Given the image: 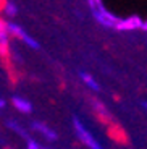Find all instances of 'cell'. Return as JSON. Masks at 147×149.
I'll return each instance as SVG.
<instances>
[{
	"instance_id": "6da1fadb",
	"label": "cell",
	"mask_w": 147,
	"mask_h": 149,
	"mask_svg": "<svg viewBox=\"0 0 147 149\" xmlns=\"http://www.w3.org/2000/svg\"><path fill=\"white\" fill-rule=\"evenodd\" d=\"M89 8H91V11H92L94 19L99 23L100 26L116 29V24H118V21H120V18H116L113 13H110V11L103 7L102 0H99V2H96V0H89Z\"/></svg>"
},
{
	"instance_id": "7a4b0ae2",
	"label": "cell",
	"mask_w": 147,
	"mask_h": 149,
	"mask_svg": "<svg viewBox=\"0 0 147 149\" xmlns=\"http://www.w3.org/2000/svg\"><path fill=\"white\" fill-rule=\"evenodd\" d=\"M71 125H73V130H74L76 138L79 139V141H81L87 149H105L99 141H97L96 136L91 133V130H89V128L86 127L84 123H83L81 120L78 118L76 115L71 118Z\"/></svg>"
},
{
	"instance_id": "3957f363",
	"label": "cell",
	"mask_w": 147,
	"mask_h": 149,
	"mask_svg": "<svg viewBox=\"0 0 147 149\" xmlns=\"http://www.w3.org/2000/svg\"><path fill=\"white\" fill-rule=\"evenodd\" d=\"M3 23H5V26H7V29H8V33H10V36L13 37V39H18L19 42H23V44L26 45V47H29V49H33V50H39L41 49V45H39V42L34 39L33 36H31L28 31L24 29L23 26H19V24H16L15 21H5L3 19Z\"/></svg>"
},
{
	"instance_id": "277c9868",
	"label": "cell",
	"mask_w": 147,
	"mask_h": 149,
	"mask_svg": "<svg viewBox=\"0 0 147 149\" xmlns=\"http://www.w3.org/2000/svg\"><path fill=\"white\" fill-rule=\"evenodd\" d=\"M31 128H33L37 134H41L45 141H49V143H57L58 141V134H57V131L53 130V128H50L49 125H45V123L39 122V120H36V122L31 123Z\"/></svg>"
},
{
	"instance_id": "5b68a950",
	"label": "cell",
	"mask_w": 147,
	"mask_h": 149,
	"mask_svg": "<svg viewBox=\"0 0 147 149\" xmlns=\"http://www.w3.org/2000/svg\"><path fill=\"white\" fill-rule=\"evenodd\" d=\"M146 28V21L139 18V16H129V18H120L116 24L118 31H136V29H144Z\"/></svg>"
},
{
	"instance_id": "8992f818",
	"label": "cell",
	"mask_w": 147,
	"mask_h": 149,
	"mask_svg": "<svg viewBox=\"0 0 147 149\" xmlns=\"http://www.w3.org/2000/svg\"><path fill=\"white\" fill-rule=\"evenodd\" d=\"M10 101H11V105H13L19 113H23V115L33 113V104H31L29 99H26V97H23V96H18V94H13Z\"/></svg>"
},
{
	"instance_id": "52a82bcc",
	"label": "cell",
	"mask_w": 147,
	"mask_h": 149,
	"mask_svg": "<svg viewBox=\"0 0 147 149\" xmlns=\"http://www.w3.org/2000/svg\"><path fill=\"white\" fill-rule=\"evenodd\" d=\"M10 33H8L7 26H5L3 19H2V23H0V54H2V57H7L8 52H10Z\"/></svg>"
},
{
	"instance_id": "ba28073f",
	"label": "cell",
	"mask_w": 147,
	"mask_h": 149,
	"mask_svg": "<svg viewBox=\"0 0 147 149\" xmlns=\"http://www.w3.org/2000/svg\"><path fill=\"white\" fill-rule=\"evenodd\" d=\"M79 79H81L83 84H84L89 91H92V93H100V89H102L99 81H97L91 73H87V71H79Z\"/></svg>"
},
{
	"instance_id": "9c48e42d",
	"label": "cell",
	"mask_w": 147,
	"mask_h": 149,
	"mask_svg": "<svg viewBox=\"0 0 147 149\" xmlns=\"http://www.w3.org/2000/svg\"><path fill=\"white\" fill-rule=\"evenodd\" d=\"M92 110L96 112V115L99 117V118H102L103 122H112L110 112H108V109L103 105V102L97 101V99H92Z\"/></svg>"
},
{
	"instance_id": "30bf717a",
	"label": "cell",
	"mask_w": 147,
	"mask_h": 149,
	"mask_svg": "<svg viewBox=\"0 0 147 149\" xmlns=\"http://www.w3.org/2000/svg\"><path fill=\"white\" fill-rule=\"evenodd\" d=\"M5 125H7V128H10L13 133H16L19 136V138H24L26 141L29 139V136H28V131H26V128L23 127L19 122H16V120H13V118H8V120H5Z\"/></svg>"
},
{
	"instance_id": "8fae6325",
	"label": "cell",
	"mask_w": 147,
	"mask_h": 149,
	"mask_svg": "<svg viewBox=\"0 0 147 149\" xmlns=\"http://www.w3.org/2000/svg\"><path fill=\"white\" fill-rule=\"evenodd\" d=\"M2 13L8 18H15L18 15V5L13 2V0H3V5H2Z\"/></svg>"
},
{
	"instance_id": "7c38bea8",
	"label": "cell",
	"mask_w": 147,
	"mask_h": 149,
	"mask_svg": "<svg viewBox=\"0 0 147 149\" xmlns=\"http://www.w3.org/2000/svg\"><path fill=\"white\" fill-rule=\"evenodd\" d=\"M26 149H49V148H44V146H41L37 141H34V139H28L26 141Z\"/></svg>"
},
{
	"instance_id": "4fadbf2b",
	"label": "cell",
	"mask_w": 147,
	"mask_h": 149,
	"mask_svg": "<svg viewBox=\"0 0 147 149\" xmlns=\"http://www.w3.org/2000/svg\"><path fill=\"white\" fill-rule=\"evenodd\" d=\"M0 109H2V110H5V109H7V101H5L3 96H2V99H0Z\"/></svg>"
},
{
	"instance_id": "5bb4252c",
	"label": "cell",
	"mask_w": 147,
	"mask_h": 149,
	"mask_svg": "<svg viewBox=\"0 0 147 149\" xmlns=\"http://www.w3.org/2000/svg\"><path fill=\"white\" fill-rule=\"evenodd\" d=\"M141 105H142V109L147 112V101H142V102H141Z\"/></svg>"
},
{
	"instance_id": "9a60e30c",
	"label": "cell",
	"mask_w": 147,
	"mask_h": 149,
	"mask_svg": "<svg viewBox=\"0 0 147 149\" xmlns=\"http://www.w3.org/2000/svg\"><path fill=\"white\" fill-rule=\"evenodd\" d=\"M5 149H13V148H5Z\"/></svg>"
}]
</instances>
